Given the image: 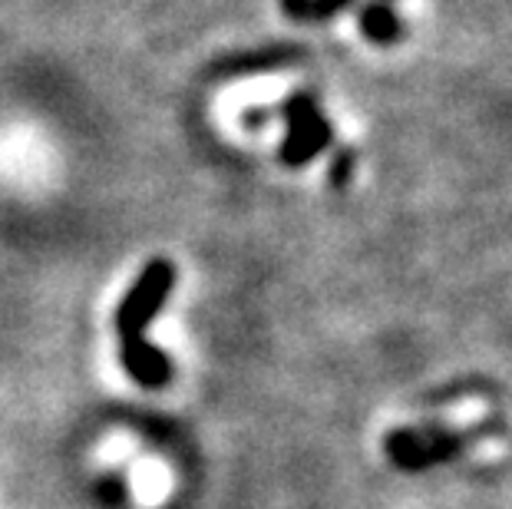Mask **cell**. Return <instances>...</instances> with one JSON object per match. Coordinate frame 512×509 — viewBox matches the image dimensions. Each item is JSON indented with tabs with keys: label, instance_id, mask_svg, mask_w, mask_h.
<instances>
[{
	"label": "cell",
	"instance_id": "cell-3",
	"mask_svg": "<svg viewBox=\"0 0 512 509\" xmlns=\"http://www.w3.org/2000/svg\"><path fill=\"white\" fill-rule=\"evenodd\" d=\"M119 354H123V367L126 374L139 381L143 387H162L169 384L172 377V367H169V357L162 354L159 348H152L146 338H129L119 344Z\"/></svg>",
	"mask_w": 512,
	"mask_h": 509
},
{
	"label": "cell",
	"instance_id": "cell-1",
	"mask_svg": "<svg viewBox=\"0 0 512 509\" xmlns=\"http://www.w3.org/2000/svg\"><path fill=\"white\" fill-rule=\"evenodd\" d=\"M176 285V268L166 258H156L143 268V275L136 278V285L129 288V295L123 298L116 314V331L119 338H143V331L149 328V321L156 318L159 308L166 305L169 291Z\"/></svg>",
	"mask_w": 512,
	"mask_h": 509
},
{
	"label": "cell",
	"instance_id": "cell-5",
	"mask_svg": "<svg viewBox=\"0 0 512 509\" xmlns=\"http://www.w3.org/2000/svg\"><path fill=\"white\" fill-rule=\"evenodd\" d=\"M288 17L298 20H314V17H328L334 10H341L347 0H281Z\"/></svg>",
	"mask_w": 512,
	"mask_h": 509
},
{
	"label": "cell",
	"instance_id": "cell-2",
	"mask_svg": "<svg viewBox=\"0 0 512 509\" xmlns=\"http://www.w3.org/2000/svg\"><path fill=\"white\" fill-rule=\"evenodd\" d=\"M278 113L285 116L288 126H291L285 146H281V159L291 162V166L314 159L324 146L331 143V129L321 119L311 96H294V100H288Z\"/></svg>",
	"mask_w": 512,
	"mask_h": 509
},
{
	"label": "cell",
	"instance_id": "cell-4",
	"mask_svg": "<svg viewBox=\"0 0 512 509\" xmlns=\"http://www.w3.org/2000/svg\"><path fill=\"white\" fill-rule=\"evenodd\" d=\"M361 27H364V34H367L370 40H394V37L400 34L397 17L390 14V10H387L384 4H370V7H364Z\"/></svg>",
	"mask_w": 512,
	"mask_h": 509
}]
</instances>
